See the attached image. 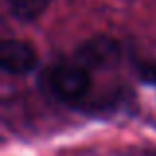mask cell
I'll list each match as a JSON object with an SVG mask.
<instances>
[{
  "label": "cell",
  "mask_w": 156,
  "mask_h": 156,
  "mask_svg": "<svg viewBox=\"0 0 156 156\" xmlns=\"http://www.w3.org/2000/svg\"><path fill=\"white\" fill-rule=\"evenodd\" d=\"M6 4L12 18L20 22H32L48 8L50 0H8Z\"/></svg>",
  "instance_id": "4"
},
{
  "label": "cell",
  "mask_w": 156,
  "mask_h": 156,
  "mask_svg": "<svg viewBox=\"0 0 156 156\" xmlns=\"http://www.w3.org/2000/svg\"><path fill=\"white\" fill-rule=\"evenodd\" d=\"M0 65L6 73L24 75L38 65V55L34 48L22 40H4L0 46Z\"/></svg>",
  "instance_id": "3"
},
{
  "label": "cell",
  "mask_w": 156,
  "mask_h": 156,
  "mask_svg": "<svg viewBox=\"0 0 156 156\" xmlns=\"http://www.w3.org/2000/svg\"><path fill=\"white\" fill-rule=\"evenodd\" d=\"M121 50L117 42L107 36H95L83 42L75 51V63L83 69H101L111 67L119 61Z\"/></svg>",
  "instance_id": "2"
},
{
  "label": "cell",
  "mask_w": 156,
  "mask_h": 156,
  "mask_svg": "<svg viewBox=\"0 0 156 156\" xmlns=\"http://www.w3.org/2000/svg\"><path fill=\"white\" fill-rule=\"evenodd\" d=\"M48 85L61 101H79L91 89V75L87 69L73 65H55L48 73Z\"/></svg>",
  "instance_id": "1"
}]
</instances>
